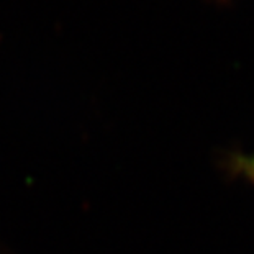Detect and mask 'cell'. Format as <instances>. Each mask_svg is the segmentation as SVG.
Wrapping results in <instances>:
<instances>
[{
    "label": "cell",
    "mask_w": 254,
    "mask_h": 254,
    "mask_svg": "<svg viewBox=\"0 0 254 254\" xmlns=\"http://www.w3.org/2000/svg\"><path fill=\"white\" fill-rule=\"evenodd\" d=\"M225 167L230 171L231 176L245 179L254 186V153H233L230 154L225 161Z\"/></svg>",
    "instance_id": "1"
}]
</instances>
